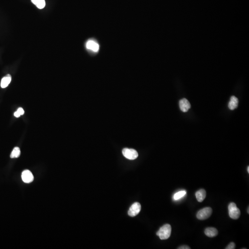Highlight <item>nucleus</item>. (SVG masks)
<instances>
[{"label": "nucleus", "instance_id": "obj_1", "mask_svg": "<svg viewBox=\"0 0 249 249\" xmlns=\"http://www.w3.org/2000/svg\"><path fill=\"white\" fill-rule=\"evenodd\" d=\"M172 228L169 224H166L161 227L156 233L161 240H167L169 238L171 233Z\"/></svg>", "mask_w": 249, "mask_h": 249}, {"label": "nucleus", "instance_id": "obj_2", "mask_svg": "<svg viewBox=\"0 0 249 249\" xmlns=\"http://www.w3.org/2000/svg\"><path fill=\"white\" fill-rule=\"evenodd\" d=\"M228 213L232 219L237 220L240 216V211L235 203H231L228 205Z\"/></svg>", "mask_w": 249, "mask_h": 249}, {"label": "nucleus", "instance_id": "obj_3", "mask_svg": "<svg viewBox=\"0 0 249 249\" xmlns=\"http://www.w3.org/2000/svg\"><path fill=\"white\" fill-rule=\"evenodd\" d=\"M212 209L210 207H205L202 208L198 212L197 217L200 220H204L208 219L211 216Z\"/></svg>", "mask_w": 249, "mask_h": 249}, {"label": "nucleus", "instance_id": "obj_4", "mask_svg": "<svg viewBox=\"0 0 249 249\" xmlns=\"http://www.w3.org/2000/svg\"><path fill=\"white\" fill-rule=\"evenodd\" d=\"M122 154L124 156L129 160H134L138 157V153L134 149L124 148L122 150Z\"/></svg>", "mask_w": 249, "mask_h": 249}, {"label": "nucleus", "instance_id": "obj_5", "mask_svg": "<svg viewBox=\"0 0 249 249\" xmlns=\"http://www.w3.org/2000/svg\"><path fill=\"white\" fill-rule=\"evenodd\" d=\"M141 205L139 203L136 202L133 203L129 208L128 212V215L131 217H134L138 215L141 211Z\"/></svg>", "mask_w": 249, "mask_h": 249}, {"label": "nucleus", "instance_id": "obj_6", "mask_svg": "<svg viewBox=\"0 0 249 249\" xmlns=\"http://www.w3.org/2000/svg\"><path fill=\"white\" fill-rule=\"evenodd\" d=\"M86 48L93 52H98L99 50V44L95 40H89L86 44Z\"/></svg>", "mask_w": 249, "mask_h": 249}, {"label": "nucleus", "instance_id": "obj_7", "mask_svg": "<svg viewBox=\"0 0 249 249\" xmlns=\"http://www.w3.org/2000/svg\"><path fill=\"white\" fill-rule=\"evenodd\" d=\"M22 179L25 183H30L33 182L34 176L32 172L28 170L24 171L22 174Z\"/></svg>", "mask_w": 249, "mask_h": 249}, {"label": "nucleus", "instance_id": "obj_8", "mask_svg": "<svg viewBox=\"0 0 249 249\" xmlns=\"http://www.w3.org/2000/svg\"><path fill=\"white\" fill-rule=\"evenodd\" d=\"M179 106L180 110L183 112H187L190 108V104L189 102L185 98L182 99L180 101Z\"/></svg>", "mask_w": 249, "mask_h": 249}, {"label": "nucleus", "instance_id": "obj_9", "mask_svg": "<svg viewBox=\"0 0 249 249\" xmlns=\"http://www.w3.org/2000/svg\"><path fill=\"white\" fill-rule=\"evenodd\" d=\"M204 233L207 236L210 238H213L217 235L218 232L217 230L214 227H208L205 229Z\"/></svg>", "mask_w": 249, "mask_h": 249}, {"label": "nucleus", "instance_id": "obj_10", "mask_svg": "<svg viewBox=\"0 0 249 249\" xmlns=\"http://www.w3.org/2000/svg\"><path fill=\"white\" fill-rule=\"evenodd\" d=\"M238 104L239 101L238 98L235 96H231L230 102L228 104V108L230 110H234L238 107Z\"/></svg>", "mask_w": 249, "mask_h": 249}, {"label": "nucleus", "instance_id": "obj_11", "mask_svg": "<svg viewBox=\"0 0 249 249\" xmlns=\"http://www.w3.org/2000/svg\"><path fill=\"white\" fill-rule=\"evenodd\" d=\"M196 198L198 202H203L205 199L206 196V192L205 190L200 189L199 190H198V192H196Z\"/></svg>", "mask_w": 249, "mask_h": 249}, {"label": "nucleus", "instance_id": "obj_12", "mask_svg": "<svg viewBox=\"0 0 249 249\" xmlns=\"http://www.w3.org/2000/svg\"><path fill=\"white\" fill-rule=\"evenodd\" d=\"M11 76L10 75H7L2 78L1 83V86L2 88H5L7 87L11 81Z\"/></svg>", "mask_w": 249, "mask_h": 249}, {"label": "nucleus", "instance_id": "obj_13", "mask_svg": "<svg viewBox=\"0 0 249 249\" xmlns=\"http://www.w3.org/2000/svg\"><path fill=\"white\" fill-rule=\"evenodd\" d=\"M32 2L34 4L37 6L38 9H43L45 7V0H31Z\"/></svg>", "mask_w": 249, "mask_h": 249}, {"label": "nucleus", "instance_id": "obj_14", "mask_svg": "<svg viewBox=\"0 0 249 249\" xmlns=\"http://www.w3.org/2000/svg\"><path fill=\"white\" fill-rule=\"evenodd\" d=\"M20 149L18 147H16L14 148L12 152L10 155V157L11 158H18L20 155Z\"/></svg>", "mask_w": 249, "mask_h": 249}, {"label": "nucleus", "instance_id": "obj_15", "mask_svg": "<svg viewBox=\"0 0 249 249\" xmlns=\"http://www.w3.org/2000/svg\"><path fill=\"white\" fill-rule=\"evenodd\" d=\"M186 193V192L185 190H182V191H180V192L176 193L174 195V197H173L174 200H179V199L182 198V197H183L184 196H185Z\"/></svg>", "mask_w": 249, "mask_h": 249}, {"label": "nucleus", "instance_id": "obj_16", "mask_svg": "<svg viewBox=\"0 0 249 249\" xmlns=\"http://www.w3.org/2000/svg\"><path fill=\"white\" fill-rule=\"evenodd\" d=\"M235 244L233 242H231L229 245L227 246L226 249H234L235 248Z\"/></svg>", "mask_w": 249, "mask_h": 249}, {"label": "nucleus", "instance_id": "obj_17", "mask_svg": "<svg viewBox=\"0 0 249 249\" xmlns=\"http://www.w3.org/2000/svg\"><path fill=\"white\" fill-rule=\"evenodd\" d=\"M17 111L18 112V113H19V114H20V115H23V114H24V109H22V108H19V109H18V110H17Z\"/></svg>", "mask_w": 249, "mask_h": 249}, {"label": "nucleus", "instance_id": "obj_18", "mask_svg": "<svg viewBox=\"0 0 249 249\" xmlns=\"http://www.w3.org/2000/svg\"><path fill=\"white\" fill-rule=\"evenodd\" d=\"M178 249H190V248L189 247V246H187V245H182V246H180V247H179L178 248Z\"/></svg>", "mask_w": 249, "mask_h": 249}, {"label": "nucleus", "instance_id": "obj_19", "mask_svg": "<svg viewBox=\"0 0 249 249\" xmlns=\"http://www.w3.org/2000/svg\"><path fill=\"white\" fill-rule=\"evenodd\" d=\"M14 116H15V117L17 118H19V117H20V116H21V115H20V114L17 112V111L15 112L14 113Z\"/></svg>", "mask_w": 249, "mask_h": 249}, {"label": "nucleus", "instance_id": "obj_20", "mask_svg": "<svg viewBox=\"0 0 249 249\" xmlns=\"http://www.w3.org/2000/svg\"><path fill=\"white\" fill-rule=\"evenodd\" d=\"M247 171H248V173H249V166H248V168H247Z\"/></svg>", "mask_w": 249, "mask_h": 249}, {"label": "nucleus", "instance_id": "obj_21", "mask_svg": "<svg viewBox=\"0 0 249 249\" xmlns=\"http://www.w3.org/2000/svg\"><path fill=\"white\" fill-rule=\"evenodd\" d=\"M249 207H248V211H247V212H248V214H249Z\"/></svg>", "mask_w": 249, "mask_h": 249}]
</instances>
